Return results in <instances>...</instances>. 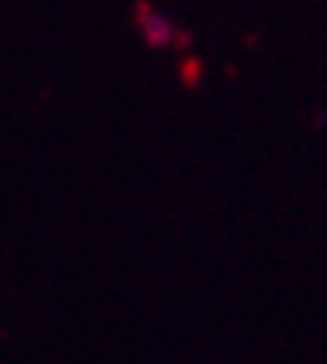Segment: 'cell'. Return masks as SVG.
Here are the masks:
<instances>
[{
  "instance_id": "cell-1",
  "label": "cell",
  "mask_w": 327,
  "mask_h": 364,
  "mask_svg": "<svg viewBox=\"0 0 327 364\" xmlns=\"http://www.w3.org/2000/svg\"><path fill=\"white\" fill-rule=\"evenodd\" d=\"M144 31L151 37L154 44H167L171 41V23L164 17H154V14H144Z\"/></svg>"
}]
</instances>
